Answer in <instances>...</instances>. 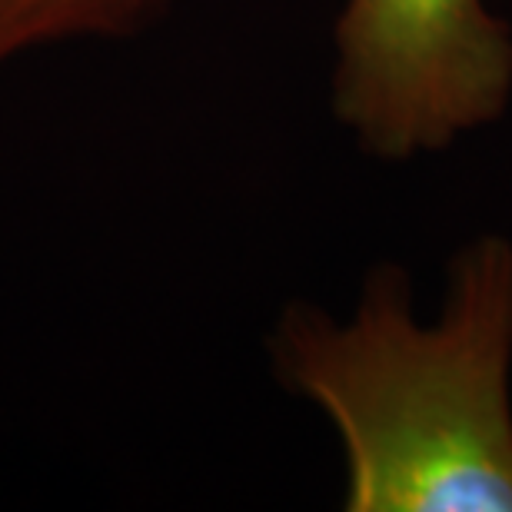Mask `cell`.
I'll return each mask as SVG.
<instances>
[{
    "mask_svg": "<svg viewBox=\"0 0 512 512\" xmlns=\"http://www.w3.org/2000/svg\"><path fill=\"white\" fill-rule=\"evenodd\" d=\"M512 27L486 0H346L333 110L380 160L443 153L506 114Z\"/></svg>",
    "mask_w": 512,
    "mask_h": 512,
    "instance_id": "7a4b0ae2",
    "label": "cell"
},
{
    "mask_svg": "<svg viewBox=\"0 0 512 512\" xmlns=\"http://www.w3.org/2000/svg\"><path fill=\"white\" fill-rule=\"evenodd\" d=\"M273 360L340 436L350 512H512L509 237L479 233L453 256L433 320L396 266L346 320L290 306Z\"/></svg>",
    "mask_w": 512,
    "mask_h": 512,
    "instance_id": "6da1fadb",
    "label": "cell"
},
{
    "mask_svg": "<svg viewBox=\"0 0 512 512\" xmlns=\"http://www.w3.org/2000/svg\"><path fill=\"white\" fill-rule=\"evenodd\" d=\"M163 0H0V67L34 47L127 34Z\"/></svg>",
    "mask_w": 512,
    "mask_h": 512,
    "instance_id": "3957f363",
    "label": "cell"
}]
</instances>
